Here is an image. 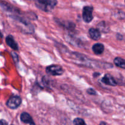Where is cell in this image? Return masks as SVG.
I'll use <instances>...</instances> for the list:
<instances>
[{
	"mask_svg": "<svg viewBox=\"0 0 125 125\" xmlns=\"http://www.w3.org/2000/svg\"><path fill=\"white\" fill-rule=\"evenodd\" d=\"M57 0H36L35 6L37 8L45 12H50L57 5Z\"/></svg>",
	"mask_w": 125,
	"mask_h": 125,
	"instance_id": "cell-1",
	"label": "cell"
},
{
	"mask_svg": "<svg viewBox=\"0 0 125 125\" xmlns=\"http://www.w3.org/2000/svg\"><path fill=\"white\" fill-rule=\"evenodd\" d=\"M93 11L94 7L92 6H87L84 7L83 9V19L85 23H89L92 21L94 18Z\"/></svg>",
	"mask_w": 125,
	"mask_h": 125,
	"instance_id": "cell-2",
	"label": "cell"
},
{
	"mask_svg": "<svg viewBox=\"0 0 125 125\" xmlns=\"http://www.w3.org/2000/svg\"><path fill=\"white\" fill-rule=\"evenodd\" d=\"M46 72L48 74L52 76H60L63 73V69L59 65H51L46 68Z\"/></svg>",
	"mask_w": 125,
	"mask_h": 125,
	"instance_id": "cell-3",
	"label": "cell"
},
{
	"mask_svg": "<svg viewBox=\"0 0 125 125\" xmlns=\"http://www.w3.org/2000/svg\"><path fill=\"white\" fill-rule=\"evenodd\" d=\"M22 103L21 98L18 96H12L7 100L6 105L11 109H16L21 105Z\"/></svg>",
	"mask_w": 125,
	"mask_h": 125,
	"instance_id": "cell-4",
	"label": "cell"
},
{
	"mask_svg": "<svg viewBox=\"0 0 125 125\" xmlns=\"http://www.w3.org/2000/svg\"><path fill=\"white\" fill-rule=\"evenodd\" d=\"M101 81L106 85H111V86H116L117 83L114 78L109 74H106L103 78L101 79Z\"/></svg>",
	"mask_w": 125,
	"mask_h": 125,
	"instance_id": "cell-5",
	"label": "cell"
},
{
	"mask_svg": "<svg viewBox=\"0 0 125 125\" xmlns=\"http://www.w3.org/2000/svg\"><path fill=\"white\" fill-rule=\"evenodd\" d=\"M6 42L7 45H8L9 47L13 49V50H18V45L17 43L16 42L15 40H14V38L12 35H9L6 37Z\"/></svg>",
	"mask_w": 125,
	"mask_h": 125,
	"instance_id": "cell-6",
	"label": "cell"
},
{
	"mask_svg": "<svg viewBox=\"0 0 125 125\" xmlns=\"http://www.w3.org/2000/svg\"><path fill=\"white\" fill-rule=\"evenodd\" d=\"M89 34L90 37L95 41H97L101 38V32L97 28H90L89 31Z\"/></svg>",
	"mask_w": 125,
	"mask_h": 125,
	"instance_id": "cell-7",
	"label": "cell"
},
{
	"mask_svg": "<svg viewBox=\"0 0 125 125\" xmlns=\"http://www.w3.org/2000/svg\"><path fill=\"white\" fill-rule=\"evenodd\" d=\"M20 120L23 123H25V124H29V125H35V123H34L33 121L32 118L31 116L27 112H23L20 115Z\"/></svg>",
	"mask_w": 125,
	"mask_h": 125,
	"instance_id": "cell-8",
	"label": "cell"
},
{
	"mask_svg": "<svg viewBox=\"0 0 125 125\" xmlns=\"http://www.w3.org/2000/svg\"><path fill=\"white\" fill-rule=\"evenodd\" d=\"M92 50L95 54H101L104 50V46L103 45V44L97 43L93 45Z\"/></svg>",
	"mask_w": 125,
	"mask_h": 125,
	"instance_id": "cell-9",
	"label": "cell"
},
{
	"mask_svg": "<svg viewBox=\"0 0 125 125\" xmlns=\"http://www.w3.org/2000/svg\"><path fill=\"white\" fill-rule=\"evenodd\" d=\"M115 65L120 68L125 69V60L124 59L120 57H117L114 59V61Z\"/></svg>",
	"mask_w": 125,
	"mask_h": 125,
	"instance_id": "cell-10",
	"label": "cell"
},
{
	"mask_svg": "<svg viewBox=\"0 0 125 125\" xmlns=\"http://www.w3.org/2000/svg\"><path fill=\"white\" fill-rule=\"evenodd\" d=\"M97 29H98L100 32H104V33H107L109 31V27L107 26V24L104 21L100 22L98 24Z\"/></svg>",
	"mask_w": 125,
	"mask_h": 125,
	"instance_id": "cell-11",
	"label": "cell"
},
{
	"mask_svg": "<svg viewBox=\"0 0 125 125\" xmlns=\"http://www.w3.org/2000/svg\"><path fill=\"white\" fill-rule=\"evenodd\" d=\"M73 124L76 125H85V123L84 120L82 118H76L73 120Z\"/></svg>",
	"mask_w": 125,
	"mask_h": 125,
	"instance_id": "cell-12",
	"label": "cell"
},
{
	"mask_svg": "<svg viewBox=\"0 0 125 125\" xmlns=\"http://www.w3.org/2000/svg\"><path fill=\"white\" fill-rule=\"evenodd\" d=\"M87 93L90 95H96V91H95L94 89H92V88H89V89H88L87 90Z\"/></svg>",
	"mask_w": 125,
	"mask_h": 125,
	"instance_id": "cell-13",
	"label": "cell"
},
{
	"mask_svg": "<svg viewBox=\"0 0 125 125\" xmlns=\"http://www.w3.org/2000/svg\"><path fill=\"white\" fill-rule=\"evenodd\" d=\"M8 123L4 120H0V125H7Z\"/></svg>",
	"mask_w": 125,
	"mask_h": 125,
	"instance_id": "cell-14",
	"label": "cell"
},
{
	"mask_svg": "<svg viewBox=\"0 0 125 125\" xmlns=\"http://www.w3.org/2000/svg\"><path fill=\"white\" fill-rule=\"evenodd\" d=\"M98 75H100V73H94V77H95V76H96V77H98V76H97Z\"/></svg>",
	"mask_w": 125,
	"mask_h": 125,
	"instance_id": "cell-15",
	"label": "cell"
},
{
	"mask_svg": "<svg viewBox=\"0 0 125 125\" xmlns=\"http://www.w3.org/2000/svg\"><path fill=\"white\" fill-rule=\"evenodd\" d=\"M103 124L106 125V124H107V123H106V122H101V123H100V125H103Z\"/></svg>",
	"mask_w": 125,
	"mask_h": 125,
	"instance_id": "cell-16",
	"label": "cell"
}]
</instances>
